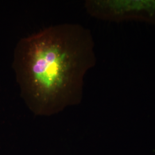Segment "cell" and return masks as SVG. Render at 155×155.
Here are the masks:
<instances>
[{
    "mask_svg": "<svg viewBox=\"0 0 155 155\" xmlns=\"http://www.w3.org/2000/svg\"><path fill=\"white\" fill-rule=\"evenodd\" d=\"M90 31L77 24L52 25L20 39L13 68L21 96L36 115L79 104L84 77L96 63Z\"/></svg>",
    "mask_w": 155,
    "mask_h": 155,
    "instance_id": "6da1fadb",
    "label": "cell"
},
{
    "mask_svg": "<svg viewBox=\"0 0 155 155\" xmlns=\"http://www.w3.org/2000/svg\"><path fill=\"white\" fill-rule=\"evenodd\" d=\"M85 8L90 15L100 20H135L155 25V0H89Z\"/></svg>",
    "mask_w": 155,
    "mask_h": 155,
    "instance_id": "7a4b0ae2",
    "label": "cell"
}]
</instances>
